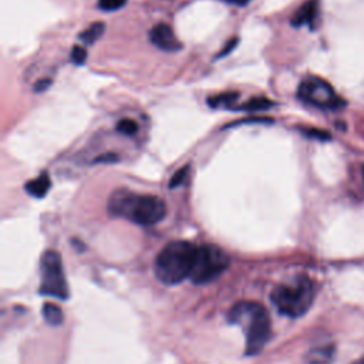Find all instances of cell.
Masks as SVG:
<instances>
[{
	"label": "cell",
	"instance_id": "7a4b0ae2",
	"mask_svg": "<svg viewBox=\"0 0 364 364\" xmlns=\"http://www.w3.org/2000/svg\"><path fill=\"white\" fill-rule=\"evenodd\" d=\"M227 321L241 325L246 335V354H258L270 339V316L265 306L256 302H239L227 314Z\"/></svg>",
	"mask_w": 364,
	"mask_h": 364
},
{
	"label": "cell",
	"instance_id": "5b68a950",
	"mask_svg": "<svg viewBox=\"0 0 364 364\" xmlns=\"http://www.w3.org/2000/svg\"><path fill=\"white\" fill-rule=\"evenodd\" d=\"M298 97L304 104L322 110H339L346 102L339 97L333 87L321 77L307 76L298 88Z\"/></svg>",
	"mask_w": 364,
	"mask_h": 364
},
{
	"label": "cell",
	"instance_id": "2e32d148",
	"mask_svg": "<svg viewBox=\"0 0 364 364\" xmlns=\"http://www.w3.org/2000/svg\"><path fill=\"white\" fill-rule=\"evenodd\" d=\"M117 131L122 135L131 136V135H135L136 131H139V124L131 118H122L121 121L117 122Z\"/></svg>",
	"mask_w": 364,
	"mask_h": 364
},
{
	"label": "cell",
	"instance_id": "484cf974",
	"mask_svg": "<svg viewBox=\"0 0 364 364\" xmlns=\"http://www.w3.org/2000/svg\"><path fill=\"white\" fill-rule=\"evenodd\" d=\"M363 178H364V167H363Z\"/></svg>",
	"mask_w": 364,
	"mask_h": 364
},
{
	"label": "cell",
	"instance_id": "7c38bea8",
	"mask_svg": "<svg viewBox=\"0 0 364 364\" xmlns=\"http://www.w3.org/2000/svg\"><path fill=\"white\" fill-rule=\"evenodd\" d=\"M106 31V24L103 22H96L90 24L84 31L78 34V38L85 44H94Z\"/></svg>",
	"mask_w": 364,
	"mask_h": 364
},
{
	"label": "cell",
	"instance_id": "9a60e30c",
	"mask_svg": "<svg viewBox=\"0 0 364 364\" xmlns=\"http://www.w3.org/2000/svg\"><path fill=\"white\" fill-rule=\"evenodd\" d=\"M273 102L267 100L266 97H255L249 102H246L245 104L237 107V110H241V111H263V110H269L270 107H273Z\"/></svg>",
	"mask_w": 364,
	"mask_h": 364
},
{
	"label": "cell",
	"instance_id": "e0dca14e",
	"mask_svg": "<svg viewBox=\"0 0 364 364\" xmlns=\"http://www.w3.org/2000/svg\"><path fill=\"white\" fill-rule=\"evenodd\" d=\"M190 169H191L190 165H186V167H182L181 169H178V171L171 176L169 188H176V187L184 184L187 176H188V174H190Z\"/></svg>",
	"mask_w": 364,
	"mask_h": 364
},
{
	"label": "cell",
	"instance_id": "52a82bcc",
	"mask_svg": "<svg viewBox=\"0 0 364 364\" xmlns=\"http://www.w3.org/2000/svg\"><path fill=\"white\" fill-rule=\"evenodd\" d=\"M40 293L44 296H53L59 299L69 298L67 282L64 278V270L60 253L55 251L44 252L40 262Z\"/></svg>",
	"mask_w": 364,
	"mask_h": 364
},
{
	"label": "cell",
	"instance_id": "5bb4252c",
	"mask_svg": "<svg viewBox=\"0 0 364 364\" xmlns=\"http://www.w3.org/2000/svg\"><path fill=\"white\" fill-rule=\"evenodd\" d=\"M43 316H44V321L52 326L62 325V322H63L62 309L53 303H46L43 306Z\"/></svg>",
	"mask_w": 364,
	"mask_h": 364
},
{
	"label": "cell",
	"instance_id": "ba28073f",
	"mask_svg": "<svg viewBox=\"0 0 364 364\" xmlns=\"http://www.w3.org/2000/svg\"><path fill=\"white\" fill-rule=\"evenodd\" d=\"M150 40L155 48L164 52H178L182 49V43L176 38L172 27L164 22L157 23L150 30Z\"/></svg>",
	"mask_w": 364,
	"mask_h": 364
},
{
	"label": "cell",
	"instance_id": "603a6c76",
	"mask_svg": "<svg viewBox=\"0 0 364 364\" xmlns=\"http://www.w3.org/2000/svg\"><path fill=\"white\" fill-rule=\"evenodd\" d=\"M114 161H117V155H114L113 153H108L96 160V162H114Z\"/></svg>",
	"mask_w": 364,
	"mask_h": 364
},
{
	"label": "cell",
	"instance_id": "7402d4cb",
	"mask_svg": "<svg viewBox=\"0 0 364 364\" xmlns=\"http://www.w3.org/2000/svg\"><path fill=\"white\" fill-rule=\"evenodd\" d=\"M237 44H238V38H232V40L230 41V44H226L225 48L222 49V52L218 55V59H220V57H223V56H226V55H230L231 50L235 48Z\"/></svg>",
	"mask_w": 364,
	"mask_h": 364
},
{
	"label": "cell",
	"instance_id": "ffe728a7",
	"mask_svg": "<svg viewBox=\"0 0 364 364\" xmlns=\"http://www.w3.org/2000/svg\"><path fill=\"white\" fill-rule=\"evenodd\" d=\"M303 134L310 136V139H316V140H330L332 136L329 132L326 131H322V130H316V128H309V130H303Z\"/></svg>",
	"mask_w": 364,
	"mask_h": 364
},
{
	"label": "cell",
	"instance_id": "4fadbf2b",
	"mask_svg": "<svg viewBox=\"0 0 364 364\" xmlns=\"http://www.w3.org/2000/svg\"><path fill=\"white\" fill-rule=\"evenodd\" d=\"M238 99H239V93H237V91H230V93H223V94L212 96V97L208 100V104H209V107H212V108H218V107L231 108Z\"/></svg>",
	"mask_w": 364,
	"mask_h": 364
},
{
	"label": "cell",
	"instance_id": "30bf717a",
	"mask_svg": "<svg viewBox=\"0 0 364 364\" xmlns=\"http://www.w3.org/2000/svg\"><path fill=\"white\" fill-rule=\"evenodd\" d=\"M50 188H52V179H50V175L48 172L40 174L38 178L29 181L27 184L24 186L26 192L29 195L34 197V198H38V200L48 195Z\"/></svg>",
	"mask_w": 364,
	"mask_h": 364
},
{
	"label": "cell",
	"instance_id": "8992f818",
	"mask_svg": "<svg viewBox=\"0 0 364 364\" xmlns=\"http://www.w3.org/2000/svg\"><path fill=\"white\" fill-rule=\"evenodd\" d=\"M230 266V258L218 246H198L194 269L190 279L195 285H204L215 281L220 273Z\"/></svg>",
	"mask_w": 364,
	"mask_h": 364
},
{
	"label": "cell",
	"instance_id": "277c9868",
	"mask_svg": "<svg viewBox=\"0 0 364 364\" xmlns=\"http://www.w3.org/2000/svg\"><path fill=\"white\" fill-rule=\"evenodd\" d=\"M270 299L272 303L279 310V313L293 318L300 317L309 310L313 303V282L307 276L302 275L296 278L293 284L281 285L273 289Z\"/></svg>",
	"mask_w": 364,
	"mask_h": 364
},
{
	"label": "cell",
	"instance_id": "d4e9b609",
	"mask_svg": "<svg viewBox=\"0 0 364 364\" xmlns=\"http://www.w3.org/2000/svg\"><path fill=\"white\" fill-rule=\"evenodd\" d=\"M353 364H364V357H363V358H358V360H356Z\"/></svg>",
	"mask_w": 364,
	"mask_h": 364
},
{
	"label": "cell",
	"instance_id": "d6986e66",
	"mask_svg": "<svg viewBox=\"0 0 364 364\" xmlns=\"http://www.w3.org/2000/svg\"><path fill=\"white\" fill-rule=\"evenodd\" d=\"M85 60H87V52L83 48H80V46H74L71 50V62L76 66H83Z\"/></svg>",
	"mask_w": 364,
	"mask_h": 364
},
{
	"label": "cell",
	"instance_id": "8fae6325",
	"mask_svg": "<svg viewBox=\"0 0 364 364\" xmlns=\"http://www.w3.org/2000/svg\"><path fill=\"white\" fill-rule=\"evenodd\" d=\"M335 357V346H321L310 350L306 356L309 364H330Z\"/></svg>",
	"mask_w": 364,
	"mask_h": 364
},
{
	"label": "cell",
	"instance_id": "ac0fdd59",
	"mask_svg": "<svg viewBox=\"0 0 364 364\" xmlns=\"http://www.w3.org/2000/svg\"><path fill=\"white\" fill-rule=\"evenodd\" d=\"M127 0H99V8L104 12H115L125 6Z\"/></svg>",
	"mask_w": 364,
	"mask_h": 364
},
{
	"label": "cell",
	"instance_id": "cb8c5ba5",
	"mask_svg": "<svg viewBox=\"0 0 364 364\" xmlns=\"http://www.w3.org/2000/svg\"><path fill=\"white\" fill-rule=\"evenodd\" d=\"M223 2L235 5V6H246L251 0H223Z\"/></svg>",
	"mask_w": 364,
	"mask_h": 364
},
{
	"label": "cell",
	"instance_id": "44dd1931",
	"mask_svg": "<svg viewBox=\"0 0 364 364\" xmlns=\"http://www.w3.org/2000/svg\"><path fill=\"white\" fill-rule=\"evenodd\" d=\"M50 85H52V78H41L34 84L33 90L36 91V93H43V91L48 90Z\"/></svg>",
	"mask_w": 364,
	"mask_h": 364
},
{
	"label": "cell",
	"instance_id": "9c48e42d",
	"mask_svg": "<svg viewBox=\"0 0 364 364\" xmlns=\"http://www.w3.org/2000/svg\"><path fill=\"white\" fill-rule=\"evenodd\" d=\"M316 18H317V2L316 0H309V2L303 4L302 8L293 15L292 26L293 27H302V26L313 27Z\"/></svg>",
	"mask_w": 364,
	"mask_h": 364
},
{
	"label": "cell",
	"instance_id": "3957f363",
	"mask_svg": "<svg viewBox=\"0 0 364 364\" xmlns=\"http://www.w3.org/2000/svg\"><path fill=\"white\" fill-rule=\"evenodd\" d=\"M198 246L187 241H175L168 244L157 256V278L167 285H176L190 278Z\"/></svg>",
	"mask_w": 364,
	"mask_h": 364
},
{
	"label": "cell",
	"instance_id": "6da1fadb",
	"mask_svg": "<svg viewBox=\"0 0 364 364\" xmlns=\"http://www.w3.org/2000/svg\"><path fill=\"white\" fill-rule=\"evenodd\" d=\"M108 212L113 216L128 219L136 225L153 226L165 218L167 204L160 197L136 194L121 188L110 195Z\"/></svg>",
	"mask_w": 364,
	"mask_h": 364
}]
</instances>
